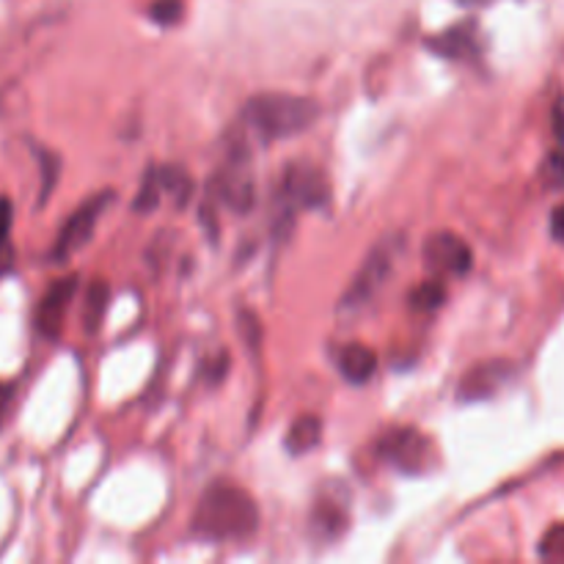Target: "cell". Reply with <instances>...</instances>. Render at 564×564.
Returning <instances> with one entry per match:
<instances>
[{
    "instance_id": "d4e9b609",
    "label": "cell",
    "mask_w": 564,
    "mask_h": 564,
    "mask_svg": "<svg viewBox=\"0 0 564 564\" xmlns=\"http://www.w3.org/2000/svg\"><path fill=\"white\" fill-rule=\"evenodd\" d=\"M9 402H11V389L6 383H0V424H3L6 411H9Z\"/></svg>"
},
{
    "instance_id": "6da1fadb",
    "label": "cell",
    "mask_w": 564,
    "mask_h": 564,
    "mask_svg": "<svg viewBox=\"0 0 564 564\" xmlns=\"http://www.w3.org/2000/svg\"><path fill=\"white\" fill-rule=\"evenodd\" d=\"M196 538L209 543L246 540L259 529V510L251 496L235 485H213L191 518Z\"/></svg>"
},
{
    "instance_id": "30bf717a",
    "label": "cell",
    "mask_w": 564,
    "mask_h": 564,
    "mask_svg": "<svg viewBox=\"0 0 564 564\" xmlns=\"http://www.w3.org/2000/svg\"><path fill=\"white\" fill-rule=\"evenodd\" d=\"M77 295V279H58L44 297L39 301L36 308V328L39 334L47 336V339H58L61 328H64V317L69 312L72 301Z\"/></svg>"
},
{
    "instance_id": "603a6c76",
    "label": "cell",
    "mask_w": 564,
    "mask_h": 564,
    "mask_svg": "<svg viewBox=\"0 0 564 564\" xmlns=\"http://www.w3.org/2000/svg\"><path fill=\"white\" fill-rule=\"evenodd\" d=\"M551 237L564 246V204H560V207L551 213Z\"/></svg>"
},
{
    "instance_id": "ffe728a7",
    "label": "cell",
    "mask_w": 564,
    "mask_h": 564,
    "mask_svg": "<svg viewBox=\"0 0 564 564\" xmlns=\"http://www.w3.org/2000/svg\"><path fill=\"white\" fill-rule=\"evenodd\" d=\"M149 17H152L154 22H160V25H174L182 17V3L180 0H154V3L149 6Z\"/></svg>"
},
{
    "instance_id": "277c9868",
    "label": "cell",
    "mask_w": 564,
    "mask_h": 564,
    "mask_svg": "<svg viewBox=\"0 0 564 564\" xmlns=\"http://www.w3.org/2000/svg\"><path fill=\"white\" fill-rule=\"evenodd\" d=\"M400 251H402V240L397 235L380 240L378 246L367 253L361 268H358L350 290H347L345 297H341V308L367 306V303L383 290L386 281L391 279V273H394L397 268V259H400Z\"/></svg>"
},
{
    "instance_id": "2e32d148",
    "label": "cell",
    "mask_w": 564,
    "mask_h": 564,
    "mask_svg": "<svg viewBox=\"0 0 564 564\" xmlns=\"http://www.w3.org/2000/svg\"><path fill=\"white\" fill-rule=\"evenodd\" d=\"M158 182H160V191L169 193V196H174L176 207H185L187 198H191V193H193V182H191V176L180 169V165H165V169H160Z\"/></svg>"
},
{
    "instance_id": "9c48e42d",
    "label": "cell",
    "mask_w": 564,
    "mask_h": 564,
    "mask_svg": "<svg viewBox=\"0 0 564 564\" xmlns=\"http://www.w3.org/2000/svg\"><path fill=\"white\" fill-rule=\"evenodd\" d=\"M516 375V364L512 361H485L477 364L474 369H468L463 375L460 386H457V394L466 402H479L490 400L494 394H499L507 383Z\"/></svg>"
},
{
    "instance_id": "7a4b0ae2",
    "label": "cell",
    "mask_w": 564,
    "mask_h": 564,
    "mask_svg": "<svg viewBox=\"0 0 564 564\" xmlns=\"http://www.w3.org/2000/svg\"><path fill=\"white\" fill-rule=\"evenodd\" d=\"M319 119V105L308 97L268 91L257 94L242 108V124L262 141H279L306 132Z\"/></svg>"
},
{
    "instance_id": "44dd1931",
    "label": "cell",
    "mask_w": 564,
    "mask_h": 564,
    "mask_svg": "<svg viewBox=\"0 0 564 564\" xmlns=\"http://www.w3.org/2000/svg\"><path fill=\"white\" fill-rule=\"evenodd\" d=\"M543 176H545V185L549 187H556V191L564 187V152L551 154L549 163H545Z\"/></svg>"
},
{
    "instance_id": "5b68a950",
    "label": "cell",
    "mask_w": 564,
    "mask_h": 564,
    "mask_svg": "<svg viewBox=\"0 0 564 564\" xmlns=\"http://www.w3.org/2000/svg\"><path fill=\"white\" fill-rule=\"evenodd\" d=\"M281 196H284L286 209H323L328 204V182L317 165L290 163L281 176Z\"/></svg>"
},
{
    "instance_id": "5bb4252c",
    "label": "cell",
    "mask_w": 564,
    "mask_h": 564,
    "mask_svg": "<svg viewBox=\"0 0 564 564\" xmlns=\"http://www.w3.org/2000/svg\"><path fill=\"white\" fill-rule=\"evenodd\" d=\"M319 438H323V422L317 416H301L292 422L284 446L292 457H301L312 452L319 444Z\"/></svg>"
},
{
    "instance_id": "cb8c5ba5",
    "label": "cell",
    "mask_w": 564,
    "mask_h": 564,
    "mask_svg": "<svg viewBox=\"0 0 564 564\" xmlns=\"http://www.w3.org/2000/svg\"><path fill=\"white\" fill-rule=\"evenodd\" d=\"M11 264H14V251H11L9 240H6V242H0V275L9 273Z\"/></svg>"
},
{
    "instance_id": "52a82bcc",
    "label": "cell",
    "mask_w": 564,
    "mask_h": 564,
    "mask_svg": "<svg viewBox=\"0 0 564 564\" xmlns=\"http://www.w3.org/2000/svg\"><path fill=\"white\" fill-rule=\"evenodd\" d=\"M424 268L441 279V275H466L474 264V253L463 237L452 235V231H438L430 235L422 248Z\"/></svg>"
},
{
    "instance_id": "3957f363",
    "label": "cell",
    "mask_w": 564,
    "mask_h": 564,
    "mask_svg": "<svg viewBox=\"0 0 564 564\" xmlns=\"http://www.w3.org/2000/svg\"><path fill=\"white\" fill-rule=\"evenodd\" d=\"M375 452L391 468H397L402 474H411V477H422V474L433 471L435 466L433 441L413 427H394L389 433H383L378 446H375Z\"/></svg>"
},
{
    "instance_id": "d6986e66",
    "label": "cell",
    "mask_w": 564,
    "mask_h": 564,
    "mask_svg": "<svg viewBox=\"0 0 564 564\" xmlns=\"http://www.w3.org/2000/svg\"><path fill=\"white\" fill-rule=\"evenodd\" d=\"M160 196H163V191H160L158 171H147V176H143L141 193H138V198H135V209H138V213H149V209L158 207Z\"/></svg>"
},
{
    "instance_id": "7402d4cb",
    "label": "cell",
    "mask_w": 564,
    "mask_h": 564,
    "mask_svg": "<svg viewBox=\"0 0 564 564\" xmlns=\"http://www.w3.org/2000/svg\"><path fill=\"white\" fill-rule=\"evenodd\" d=\"M11 224H14V209H11L9 198H0V242L9 240Z\"/></svg>"
},
{
    "instance_id": "4fadbf2b",
    "label": "cell",
    "mask_w": 564,
    "mask_h": 564,
    "mask_svg": "<svg viewBox=\"0 0 564 564\" xmlns=\"http://www.w3.org/2000/svg\"><path fill=\"white\" fill-rule=\"evenodd\" d=\"M339 372L352 386L369 383L375 378V372H378V356H375V350H369L364 345H347L339 352Z\"/></svg>"
},
{
    "instance_id": "7c38bea8",
    "label": "cell",
    "mask_w": 564,
    "mask_h": 564,
    "mask_svg": "<svg viewBox=\"0 0 564 564\" xmlns=\"http://www.w3.org/2000/svg\"><path fill=\"white\" fill-rule=\"evenodd\" d=\"M427 47L452 61L474 58V55L479 53L477 28H474L471 22H463V25H455L449 28V31L438 33V36L427 39Z\"/></svg>"
},
{
    "instance_id": "8fae6325",
    "label": "cell",
    "mask_w": 564,
    "mask_h": 564,
    "mask_svg": "<svg viewBox=\"0 0 564 564\" xmlns=\"http://www.w3.org/2000/svg\"><path fill=\"white\" fill-rule=\"evenodd\" d=\"M213 193L224 207H229L231 213H248L257 202V193H253V180L248 174V169L242 163L226 165L224 171L213 176Z\"/></svg>"
},
{
    "instance_id": "ba28073f",
    "label": "cell",
    "mask_w": 564,
    "mask_h": 564,
    "mask_svg": "<svg viewBox=\"0 0 564 564\" xmlns=\"http://www.w3.org/2000/svg\"><path fill=\"white\" fill-rule=\"evenodd\" d=\"M350 521V512H347V494L345 490L328 488L325 494L317 496L312 507V516H308V532L314 534L323 543H334L336 538H341Z\"/></svg>"
},
{
    "instance_id": "9a60e30c",
    "label": "cell",
    "mask_w": 564,
    "mask_h": 564,
    "mask_svg": "<svg viewBox=\"0 0 564 564\" xmlns=\"http://www.w3.org/2000/svg\"><path fill=\"white\" fill-rule=\"evenodd\" d=\"M110 290L105 281H94L86 290V301H83V325H86L88 334H97L99 323L105 319V312H108Z\"/></svg>"
},
{
    "instance_id": "e0dca14e",
    "label": "cell",
    "mask_w": 564,
    "mask_h": 564,
    "mask_svg": "<svg viewBox=\"0 0 564 564\" xmlns=\"http://www.w3.org/2000/svg\"><path fill=\"white\" fill-rule=\"evenodd\" d=\"M444 301L446 286L441 284V279L424 281V284H419L416 290L411 292V306L416 308V312H435V308L444 306Z\"/></svg>"
},
{
    "instance_id": "8992f818",
    "label": "cell",
    "mask_w": 564,
    "mask_h": 564,
    "mask_svg": "<svg viewBox=\"0 0 564 564\" xmlns=\"http://www.w3.org/2000/svg\"><path fill=\"white\" fill-rule=\"evenodd\" d=\"M110 198H113V193H99V196L88 198L83 207H77L75 213L69 215V220L61 226L58 240H55V246H53L55 262H64V259H69L72 253L80 251V248L91 240L94 226H97L99 215L105 213V207L110 204Z\"/></svg>"
},
{
    "instance_id": "ac0fdd59",
    "label": "cell",
    "mask_w": 564,
    "mask_h": 564,
    "mask_svg": "<svg viewBox=\"0 0 564 564\" xmlns=\"http://www.w3.org/2000/svg\"><path fill=\"white\" fill-rule=\"evenodd\" d=\"M540 560L564 564V523H556L540 540Z\"/></svg>"
}]
</instances>
